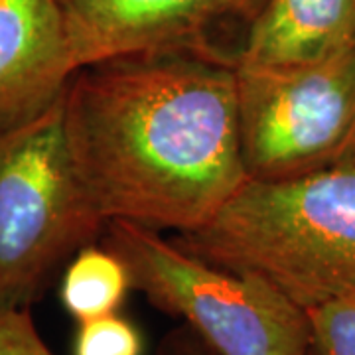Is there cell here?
<instances>
[{"label": "cell", "mask_w": 355, "mask_h": 355, "mask_svg": "<svg viewBox=\"0 0 355 355\" xmlns=\"http://www.w3.org/2000/svg\"><path fill=\"white\" fill-rule=\"evenodd\" d=\"M156 355H217L196 331L180 324L162 338Z\"/></svg>", "instance_id": "4fadbf2b"}, {"label": "cell", "mask_w": 355, "mask_h": 355, "mask_svg": "<svg viewBox=\"0 0 355 355\" xmlns=\"http://www.w3.org/2000/svg\"><path fill=\"white\" fill-rule=\"evenodd\" d=\"M355 51V0H263L235 65L288 67Z\"/></svg>", "instance_id": "ba28073f"}, {"label": "cell", "mask_w": 355, "mask_h": 355, "mask_svg": "<svg viewBox=\"0 0 355 355\" xmlns=\"http://www.w3.org/2000/svg\"><path fill=\"white\" fill-rule=\"evenodd\" d=\"M263 0H58L76 71L142 53H202L231 60L214 34L249 22ZM235 64V62H233Z\"/></svg>", "instance_id": "8992f818"}, {"label": "cell", "mask_w": 355, "mask_h": 355, "mask_svg": "<svg viewBox=\"0 0 355 355\" xmlns=\"http://www.w3.org/2000/svg\"><path fill=\"white\" fill-rule=\"evenodd\" d=\"M103 245L127 265L132 291L180 318L217 355H314L306 310L265 280L202 261L128 221L107 223Z\"/></svg>", "instance_id": "277c9868"}, {"label": "cell", "mask_w": 355, "mask_h": 355, "mask_svg": "<svg viewBox=\"0 0 355 355\" xmlns=\"http://www.w3.org/2000/svg\"><path fill=\"white\" fill-rule=\"evenodd\" d=\"M0 355H53L42 340L30 308L0 306Z\"/></svg>", "instance_id": "7c38bea8"}, {"label": "cell", "mask_w": 355, "mask_h": 355, "mask_svg": "<svg viewBox=\"0 0 355 355\" xmlns=\"http://www.w3.org/2000/svg\"><path fill=\"white\" fill-rule=\"evenodd\" d=\"M103 231L67 144L64 93L0 127V306L38 302L55 272Z\"/></svg>", "instance_id": "3957f363"}, {"label": "cell", "mask_w": 355, "mask_h": 355, "mask_svg": "<svg viewBox=\"0 0 355 355\" xmlns=\"http://www.w3.org/2000/svg\"><path fill=\"white\" fill-rule=\"evenodd\" d=\"M314 355H355V291L306 310Z\"/></svg>", "instance_id": "30bf717a"}, {"label": "cell", "mask_w": 355, "mask_h": 355, "mask_svg": "<svg viewBox=\"0 0 355 355\" xmlns=\"http://www.w3.org/2000/svg\"><path fill=\"white\" fill-rule=\"evenodd\" d=\"M247 180L310 176L355 156V51L288 67L235 65Z\"/></svg>", "instance_id": "5b68a950"}, {"label": "cell", "mask_w": 355, "mask_h": 355, "mask_svg": "<svg viewBox=\"0 0 355 355\" xmlns=\"http://www.w3.org/2000/svg\"><path fill=\"white\" fill-rule=\"evenodd\" d=\"M64 123L105 225L188 233L247 182L225 58L170 51L83 65L64 89Z\"/></svg>", "instance_id": "6da1fadb"}, {"label": "cell", "mask_w": 355, "mask_h": 355, "mask_svg": "<svg viewBox=\"0 0 355 355\" xmlns=\"http://www.w3.org/2000/svg\"><path fill=\"white\" fill-rule=\"evenodd\" d=\"M73 73L58 0H0V127L46 109Z\"/></svg>", "instance_id": "52a82bcc"}, {"label": "cell", "mask_w": 355, "mask_h": 355, "mask_svg": "<svg viewBox=\"0 0 355 355\" xmlns=\"http://www.w3.org/2000/svg\"><path fill=\"white\" fill-rule=\"evenodd\" d=\"M352 164H355V156H354V162H352Z\"/></svg>", "instance_id": "5bb4252c"}, {"label": "cell", "mask_w": 355, "mask_h": 355, "mask_svg": "<svg viewBox=\"0 0 355 355\" xmlns=\"http://www.w3.org/2000/svg\"><path fill=\"white\" fill-rule=\"evenodd\" d=\"M172 241L193 257L272 284L304 310L355 291V164L247 180L202 227Z\"/></svg>", "instance_id": "7a4b0ae2"}, {"label": "cell", "mask_w": 355, "mask_h": 355, "mask_svg": "<svg viewBox=\"0 0 355 355\" xmlns=\"http://www.w3.org/2000/svg\"><path fill=\"white\" fill-rule=\"evenodd\" d=\"M132 282L127 265L105 245H85L65 265L60 300L77 324L119 312Z\"/></svg>", "instance_id": "9c48e42d"}, {"label": "cell", "mask_w": 355, "mask_h": 355, "mask_svg": "<svg viewBox=\"0 0 355 355\" xmlns=\"http://www.w3.org/2000/svg\"><path fill=\"white\" fill-rule=\"evenodd\" d=\"M144 340L139 328L116 312L81 322L73 340V355H142Z\"/></svg>", "instance_id": "8fae6325"}]
</instances>
